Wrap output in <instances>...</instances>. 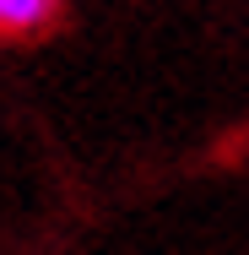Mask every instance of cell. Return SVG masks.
Returning a JSON list of instances; mask_svg holds the SVG:
<instances>
[{
  "instance_id": "cell-1",
  "label": "cell",
  "mask_w": 249,
  "mask_h": 255,
  "mask_svg": "<svg viewBox=\"0 0 249 255\" xmlns=\"http://www.w3.org/2000/svg\"><path fill=\"white\" fill-rule=\"evenodd\" d=\"M65 22V0H0V38H49Z\"/></svg>"
}]
</instances>
